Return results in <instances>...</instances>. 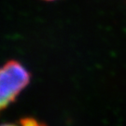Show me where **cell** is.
<instances>
[{
	"mask_svg": "<svg viewBox=\"0 0 126 126\" xmlns=\"http://www.w3.org/2000/svg\"><path fill=\"white\" fill-rule=\"evenodd\" d=\"M30 79L29 71L18 61L11 60L0 66V113L16 100Z\"/></svg>",
	"mask_w": 126,
	"mask_h": 126,
	"instance_id": "cell-1",
	"label": "cell"
},
{
	"mask_svg": "<svg viewBox=\"0 0 126 126\" xmlns=\"http://www.w3.org/2000/svg\"><path fill=\"white\" fill-rule=\"evenodd\" d=\"M20 126H47L45 123L38 122L34 118H23L20 122Z\"/></svg>",
	"mask_w": 126,
	"mask_h": 126,
	"instance_id": "cell-2",
	"label": "cell"
},
{
	"mask_svg": "<svg viewBox=\"0 0 126 126\" xmlns=\"http://www.w3.org/2000/svg\"><path fill=\"white\" fill-rule=\"evenodd\" d=\"M0 126H18L15 124H11V123H5V124H1Z\"/></svg>",
	"mask_w": 126,
	"mask_h": 126,
	"instance_id": "cell-3",
	"label": "cell"
},
{
	"mask_svg": "<svg viewBox=\"0 0 126 126\" xmlns=\"http://www.w3.org/2000/svg\"><path fill=\"white\" fill-rule=\"evenodd\" d=\"M45 1H54V0H45Z\"/></svg>",
	"mask_w": 126,
	"mask_h": 126,
	"instance_id": "cell-4",
	"label": "cell"
}]
</instances>
